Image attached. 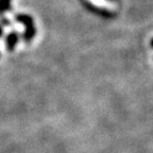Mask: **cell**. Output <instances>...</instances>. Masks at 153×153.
<instances>
[{
    "mask_svg": "<svg viewBox=\"0 0 153 153\" xmlns=\"http://www.w3.org/2000/svg\"><path fill=\"white\" fill-rule=\"evenodd\" d=\"M16 22H20L24 26L25 31L22 34V38L26 43H31L36 35V26L32 16L28 14H17L15 16Z\"/></svg>",
    "mask_w": 153,
    "mask_h": 153,
    "instance_id": "6da1fadb",
    "label": "cell"
},
{
    "mask_svg": "<svg viewBox=\"0 0 153 153\" xmlns=\"http://www.w3.org/2000/svg\"><path fill=\"white\" fill-rule=\"evenodd\" d=\"M82 3H83V5L88 10V11H91V13H94V14H96V15L105 17V18H111L112 16H115V13L111 12V11H108V10L101 9V7H97V5L93 4V3L88 2V1L82 0Z\"/></svg>",
    "mask_w": 153,
    "mask_h": 153,
    "instance_id": "7a4b0ae2",
    "label": "cell"
},
{
    "mask_svg": "<svg viewBox=\"0 0 153 153\" xmlns=\"http://www.w3.org/2000/svg\"><path fill=\"white\" fill-rule=\"evenodd\" d=\"M19 41V33L16 31H12L10 32L7 34V36L5 37V48H7V50L10 51V52H12L14 51L15 47L17 46Z\"/></svg>",
    "mask_w": 153,
    "mask_h": 153,
    "instance_id": "3957f363",
    "label": "cell"
},
{
    "mask_svg": "<svg viewBox=\"0 0 153 153\" xmlns=\"http://www.w3.org/2000/svg\"><path fill=\"white\" fill-rule=\"evenodd\" d=\"M13 0H0V15H3L5 12H9L12 9Z\"/></svg>",
    "mask_w": 153,
    "mask_h": 153,
    "instance_id": "277c9868",
    "label": "cell"
},
{
    "mask_svg": "<svg viewBox=\"0 0 153 153\" xmlns=\"http://www.w3.org/2000/svg\"><path fill=\"white\" fill-rule=\"evenodd\" d=\"M10 24H11V22H10L9 19H7V18L0 19V37L2 36L3 32H4V28L9 26Z\"/></svg>",
    "mask_w": 153,
    "mask_h": 153,
    "instance_id": "5b68a950",
    "label": "cell"
},
{
    "mask_svg": "<svg viewBox=\"0 0 153 153\" xmlns=\"http://www.w3.org/2000/svg\"><path fill=\"white\" fill-rule=\"evenodd\" d=\"M108 1H112V2H119V0H108Z\"/></svg>",
    "mask_w": 153,
    "mask_h": 153,
    "instance_id": "8992f818",
    "label": "cell"
},
{
    "mask_svg": "<svg viewBox=\"0 0 153 153\" xmlns=\"http://www.w3.org/2000/svg\"><path fill=\"white\" fill-rule=\"evenodd\" d=\"M151 47L153 48V38H152V39H151Z\"/></svg>",
    "mask_w": 153,
    "mask_h": 153,
    "instance_id": "52a82bcc",
    "label": "cell"
}]
</instances>
